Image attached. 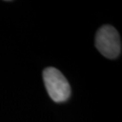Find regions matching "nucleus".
I'll use <instances>...</instances> for the list:
<instances>
[{
    "mask_svg": "<svg viewBox=\"0 0 122 122\" xmlns=\"http://www.w3.org/2000/svg\"><path fill=\"white\" fill-rule=\"evenodd\" d=\"M95 45L106 58L115 59L121 52V41L118 31L111 25L101 26L97 32Z\"/></svg>",
    "mask_w": 122,
    "mask_h": 122,
    "instance_id": "nucleus-2",
    "label": "nucleus"
},
{
    "mask_svg": "<svg viewBox=\"0 0 122 122\" xmlns=\"http://www.w3.org/2000/svg\"><path fill=\"white\" fill-rule=\"evenodd\" d=\"M43 79L46 91L53 101L62 102L69 99L70 84L60 71L53 67H48L43 71Z\"/></svg>",
    "mask_w": 122,
    "mask_h": 122,
    "instance_id": "nucleus-1",
    "label": "nucleus"
}]
</instances>
